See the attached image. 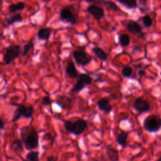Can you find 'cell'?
Listing matches in <instances>:
<instances>
[{
    "mask_svg": "<svg viewBox=\"0 0 161 161\" xmlns=\"http://www.w3.org/2000/svg\"><path fill=\"white\" fill-rule=\"evenodd\" d=\"M20 136L25 148L31 150L38 146L39 136L36 130L33 127L25 126L21 128Z\"/></svg>",
    "mask_w": 161,
    "mask_h": 161,
    "instance_id": "6da1fadb",
    "label": "cell"
},
{
    "mask_svg": "<svg viewBox=\"0 0 161 161\" xmlns=\"http://www.w3.org/2000/svg\"><path fill=\"white\" fill-rule=\"evenodd\" d=\"M144 129L150 133L158 131L161 128V118L157 115H150L143 121Z\"/></svg>",
    "mask_w": 161,
    "mask_h": 161,
    "instance_id": "7a4b0ae2",
    "label": "cell"
},
{
    "mask_svg": "<svg viewBox=\"0 0 161 161\" xmlns=\"http://www.w3.org/2000/svg\"><path fill=\"white\" fill-rule=\"evenodd\" d=\"M21 54V48L18 45H12L6 48L3 57L5 64H9Z\"/></svg>",
    "mask_w": 161,
    "mask_h": 161,
    "instance_id": "3957f363",
    "label": "cell"
},
{
    "mask_svg": "<svg viewBox=\"0 0 161 161\" xmlns=\"http://www.w3.org/2000/svg\"><path fill=\"white\" fill-rule=\"evenodd\" d=\"M60 19L62 21L70 23L72 25L77 23L76 18L71 10L67 7H64L61 9L60 11Z\"/></svg>",
    "mask_w": 161,
    "mask_h": 161,
    "instance_id": "277c9868",
    "label": "cell"
},
{
    "mask_svg": "<svg viewBox=\"0 0 161 161\" xmlns=\"http://www.w3.org/2000/svg\"><path fill=\"white\" fill-rule=\"evenodd\" d=\"M72 55L76 63L79 65L84 66L89 64L91 62V58L84 51L75 50L73 52Z\"/></svg>",
    "mask_w": 161,
    "mask_h": 161,
    "instance_id": "5b68a950",
    "label": "cell"
},
{
    "mask_svg": "<svg viewBox=\"0 0 161 161\" xmlns=\"http://www.w3.org/2000/svg\"><path fill=\"white\" fill-rule=\"evenodd\" d=\"M133 108L139 113H142L148 111L150 109V106L148 101L141 97H138L135 100Z\"/></svg>",
    "mask_w": 161,
    "mask_h": 161,
    "instance_id": "8992f818",
    "label": "cell"
},
{
    "mask_svg": "<svg viewBox=\"0 0 161 161\" xmlns=\"http://www.w3.org/2000/svg\"><path fill=\"white\" fill-rule=\"evenodd\" d=\"M87 127V121L83 119H79L73 123L72 132L75 135H80Z\"/></svg>",
    "mask_w": 161,
    "mask_h": 161,
    "instance_id": "52a82bcc",
    "label": "cell"
},
{
    "mask_svg": "<svg viewBox=\"0 0 161 161\" xmlns=\"http://www.w3.org/2000/svg\"><path fill=\"white\" fill-rule=\"evenodd\" d=\"M57 104L62 108L67 110H70L72 108V100L71 98L66 96H60L57 97L56 101Z\"/></svg>",
    "mask_w": 161,
    "mask_h": 161,
    "instance_id": "ba28073f",
    "label": "cell"
},
{
    "mask_svg": "<svg viewBox=\"0 0 161 161\" xmlns=\"http://www.w3.org/2000/svg\"><path fill=\"white\" fill-rule=\"evenodd\" d=\"M87 12L91 14L94 18L97 20H99L104 16V12L103 8L96 6V5H91L87 8Z\"/></svg>",
    "mask_w": 161,
    "mask_h": 161,
    "instance_id": "9c48e42d",
    "label": "cell"
},
{
    "mask_svg": "<svg viewBox=\"0 0 161 161\" xmlns=\"http://www.w3.org/2000/svg\"><path fill=\"white\" fill-rule=\"evenodd\" d=\"M97 104L99 109L105 113H109L113 109V107L109 103V99L108 97H103L100 99L97 102Z\"/></svg>",
    "mask_w": 161,
    "mask_h": 161,
    "instance_id": "30bf717a",
    "label": "cell"
},
{
    "mask_svg": "<svg viewBox=\"0 0 161 161\" xmlns=\"http://www.w3.org/2000/svg\"><path fill=\"white\" fill-rule=\"evenodd\" d=\"M106 154L110 161L119 160L118 151L111 145H107L106 147Z\"/></svg>",
    "mask_w": 161,
    "mask_h": 161,
    "instance_id": "8fae6325",
    "label": "cell"
},
{
    "mask_svg": "<svg viewBox=\"0 0 161 161\" xmlns=\"http://www.w3.org/2000/svg\"><path fill=\"white\" fill-rule=\"evenodd\" d=\"M65 72L67 75L70 78H76L79 75L75 64L72 62H70L67 64Z\"/></svg>",
    "mask_w": 161,
    "mask_h": 161,
    "instance_id": "7c38bea8",
    "label": "cell"
},
{
    "mask_svg": "<svg viewBox=\"0 0 161 161\" xmlns=\"http://www.w3.org/2000/svg\"><path fill=\"white\" fill-rule=\"evenodd\" d=\"M11 150L15 153L19 154L23 151V143L21 140L19 139H16L11 143L10 145Z\"/></svg>",
    "mask_w": 161,
    "mask_h": 161,
    "instance_id": "4fadbf2b",
    "label": "cell"
},
{
    "mask_svg": "<svg viewBox=\"0 0 161 161\" xmlns=\"http://www.w3.org/2000/svg\"><path fill=\"white\" fill-rule=\"evenodd\" d=\"M51 34V30L47 28H40L37 33V36L39 40H48Z\"/></svg>",
    "mask_w": 161,
    "mask_h": 161,
    "instance_id": "5bb4252c",
    "label": "cell"
},
{
    "mask_svg": "<svg viewBox=\"0 0 161 161\" xmlns=\"http://www.w3.org/2000/svg\"><path fill=\"white\" fill-rule=\"evenodd\" d=\"M128 30L132 34H137L141 32V28L138 23L134 21H130L126 25Z\"/></svg>",
    "mask_w": 161,
    "mask_h": 161,
    "instance_id": "9a60e30c",
    "label": "cell"
},
{
    "mask_svg": "<svg viewBox=\"0 0 161 161\" xmlns=\"http://www.w3.org/2000/svg\"><path fill=\"white\" fill-rule=\"evenodd\" d=\"M128 136V133L121 131L116 136V142L121 147H125L127 143V138Z\"/></svg>",
    "mask_w": 161,
    "mask_h": 161,
    "instance_id": "2e32d148",
    "label": "cell"
},
{
    "mask_svg": "<svg viewBox=\"0 0 161 161\" xmlns=\"http://www.w3.org/2000/svg\"><path fill=\"white\" fill-rule=\"evenodd\" d=\"M92 50L93 53L96 55V57L101 60L104 61L108 59V55L101 48L95 47L92 48Z\"/></svg>",
    "mask_w": 161,
    "mask_h": 161,
    "instance_id": "e0dca14e",
    "label": "cell"
},
{
    "mask_svg": "<svg viewBox=\"0 0 161 161\" xmlns=\"http://www.w3.org/2000/svg\"><path fill=\"white\" fill-rule=\"evenodd\" d=\"M25 108V105H23V104L18 105L17 108H16V109L14 112V114H13V119H12V121L13 122L17 121L19 119V118L23 116Z\"/></svg>",
    "mask_w": 161,
    "mask_h": 161,
    "instance_id": "ac0fdd59",
    "label": "cell"
},
{
    "mask_svg": "<svg viewBox=\"0 0 161 161\" xmlns=\"http://www.w3.org/2000/svg\"><path fill=\"white\" fill-rule=\"evenodd\" d=\"M25 4L23 2H19L16 4H11L9 7V10L11 13H14L18 11H21L24 9Z\"/></svg>",
    "mask_w": 161,
    "mask_h": 161,
    "instance_id": "d6986e66",
    "label": "cell"
},
{
    "mask_svg": "<svg viewBox=\"0 0 161 161\" xmlns=\"http://www.w3.org/2000/svg\"><path fill=\"white\" fill-rule=\"evenodd\" d=\"M23 21V18L21 15L19 13L15 14L14 15H13L9 18L7 19V24L8 26L11 25L16 22H21Z\"/></svg>",
    "mask_w": 161,
    "mask_h": 161,
    "instance_id": "ffe728a7",
    "label": "cell"
},
{
    "mask_svg": "<svg viewBox=\"0 0 161 161\" xmlns=\"http://www.w3.org/2000/svg\"><path fill=\"white\" fill-rule=\"evenodd\" d=\"M119 3L123 4L128 8L133 9L137 6V3L136 0H118Z\"/></svg>",
    "mask_w": 161,
    "mask_h": 161,
    "instance_id": "44dd1931",
    "label": "cell"
},
{
    "mask_svg": "<svg viewBox=\"0 0 161 161\" xmlns=\"http://www.w3.org/2000/svg\"><path fill=\"white\" fill-rule=\"evenodd\" d=\"M34 47V42H33V38H31L24 47L21 52V55L22 56H25L28 52Z\"/></svg>",
    "mask_w": 161,
    "mask_h": 161,
    "instance_id": "7402d4cb",
    "label": "cell"
},
{
    "mask_svg": "<svg viewBox=\"0 0 161 161\" xmlns=\"http://www.w3.org/2000/svg\"><path fill=\"white\" fill-rule=\"evenodd\" d=\"M26 158L28 161H39V152L30 151L26 155Z\"/></svg>",
    "mask_w": 161,
    "mask_h": 161,
    "instance_id": "603a6c76",
    "label": "cell"
},
{
    "mask_svg": "<svg viewBox=\"0 0 161 161\" xmlns=\"http://www.w3.org/2000/svg\"><path fill=\"white\" fill-rule=\"evenodd\" d=\"M86 86V85L82 81H81L80 79H78V80H77L76 83L75 84V85L72 88V92L74 93H79Z\"/></svg>",
    "mask_w": 161,
    "mask_h": 161,
    "instance_id": "cb8c5ba5",
    "label": "cell"
},
{
    "mask_svg": "<svg viewBox=\"0 0 161 161\" xmlns=\"http://www.w3.org/2000/svg\"><path fill=\"white\" fill-rule=\"evenodd\" d=\"M33 112H34V108L32 105L25 106L23 111V117L26 118H30L32 117Z\"/></svg>",
    "mask_w": 161,
    "mask_h": 161,
    "instance_id": "d4e9b609",
    "label": "cell"
},
{
    "mask_svg": "<svg viewBox=\"0 0 161 161\" xmlns=\"http://www.w3.org/2000/svg\"><path fill=\"white\" fill-rule=\"evenodd\" d=\"M119 42L122 47H126L130 43V38L126 34H123L119 36Z\"/></svg>",
    "mask_w": 161,
    "mask_h": 161,
    "instance_id": "484cf974",
    "label": "cell"
},
{
    "mask_svg": "<svg viewBox=\"0 0 161 161\" xmlns=\"http://www.w3.org/2000/svg\"><path fill=\"white\" fill-rule=\"evenodd\" d=\"M78 79L82 81L86 85H89L92 82V78L86 74H80L78 75Z\"/></svg>",
    "mask_w": 161,
    "mask_h": 161,
    "instance_id": "4316f807",
    "label": "cell"
},
{
    "mask_svg": "<svg viewBox=\"0 0 161 161\" xmlns=\"http://www.w3.org/2000/svg\"><path fill=\"white\" fill-rule=\"evenodd\" d=\"M104 6L108 9H111L113 11H118L119 9L117 5L114 3L112 1H106L104 2Z\"/></svg>",
    "mask_w": 161,
    "mask_h": 161,
    "instance_id": "83f0119b",
    "label": "cell"
},
{
    "mask_svg": "<svg viewBox=\"0 0 161 161\" xmlns=\"http://www.w3.org/2000/svg\"><path fill=\"white\" fill-rule=\"evenodd\" d=\"M132 71H133V69L131 67H124L122 70H121V74L122 75L125 77H129L131 73H132Z\"/></svg>",
    "mask_w": 161,
    "mask_h": 161,
    "instance_id": "f1b7e54d",
    "label": "cell"
},
{
    "mask_svg": "<svg viewBox=\"0 0 161 161\" xmlns=\"http://www.w3.org/2000/svg\"><path fill=\"white\" fill-rule=\"evenodd\" d=\"M73 123L74 122L72 121H70V120H67L64 122V128L69 133H71L72 132V129H73Z\"/></svg>",
    "mask_w": 161,
    "mask_h": 161,
    "instance_id": "f546056e",
    "label": "cell"
},
{
    "mask_svg": "<svg viewBox=\"0 0 161 161\" xmlns=\"http://www.w3.org/2000/svg\"><path fill=\"white\" fill-rule=\"evenodd\" d=\"M143 23L146 27H150L152 25V19L148 16H145L143 18Z\"/></svg>",
    "mask_w": 161,
    "mask_h": 161,
    "instance_id": "4dcf8cb0",
    "label": "cell"
},
{
    "mask_svg": "<svg viewBox=\"0 0 161 161\" xmlns=\"http://www.w3.org/2000/svg\"><path fill=\"white\" fill-rule=\"evenodd\" d=\"M42 104L43 106H49L52 104V100L49 96H44L42 98Z\"/></svg>",
    "mask_w": 161,
    "mask_h": 161,
    "instance_id": "1f68e13d",
    "label": "cell"
},
{
    "mask_svg": "<svg viewBox=\"0 0 161 161\" xmlns=\"http://www.w3.org/2000/svg\"><path fill=\"white\" fill-rule=\"evenodd\" d=\"M44 138H45V139H47V140H48L51 141L52 142H53V141H54V138H53V136L50 133H45V135H44Z\"/></svg>",
    "mask_w": 161,
    "mask_h": 161,
    "instance_id": "d6a6232c",
    "label": "cell"
},
{
    "mask_svg": "<svg viewBox=\"0 0 161 161\" xmlns=\"http://www.w3.org/2000/svg\"><path fill=\"white\" fill-rule=\"evenodd\" d=\"M46 161H57V158L54 155H50L47 158Z\"/></svg>",
    "mask_w": 161,
    "mask_h": 161,
    "instance_id": "836d02e7",
    "label": "cell"
},
{
    "mask_svg": "<svg viewBox=\"0 0 161 161\" xmlns=\"http://www.w3.org/2000/svg\"><path fill=\"white\" fill-rule=\"evenodd\" d=\"M138 75L140 77H142L144 75H145V71L143 70H140L139 71H138Z\"/></svg>",
    "mask_w": 161,
    "mask_h": 161,
    "instance_id": "e575fe53",
    "label": "cell"
},
{
    "mask_svg": "<svg viewBox=\"0 0 161 161\" xmlns=\"http://www.w3.org/2000/svg\"><path fill=\"white\" fill-rule=\"evenodd\" d=\"M4 121L0 118V130H3L4 128Z\"/></svg>",
    "mask_w": 161,
    "mask_h": 161,
    "instance_id": "d590c367",
    "label": "cell"
},
{
    "mask_svg": "<svg viewBox=\"0 0 161 161\" xmlns=\"http://www.w3.org/2000/svg\"><path fill=\"white\" fill-rule=\"evenodd\" d=\"M157 161H161V155L159 156L158 158V160Z\"/></svg>",
    "mask_w": 161,
    "mask_h": 161,
    "instance_id": "8d00e7d4",
    "label": "cell"
},
{
    "mask_svg": "<svg viewBox=\"0 0 161 161\" xmlns=\"http://www.w3.org/2000/svg\"><path fill=\"white\" fill-rule=\"evenodd\" d=\"M86 1H87V2H92V1H94V0H86Z\"/></svg>",
    "mask_w": 161,
    "mask_h": 161,
    "instance_id": "74e56055",
    "label": "cell"
},
{
    "mask_svg": "<svg viewBox=\"0 0 161 161\" xmlns=\"http://www.w3.org/2000/svg\"><path fill=\"white\" fill-rule=\"evenodd\" d=\"M42 1H50L51 0H42Z\"/></svg>",
    "mask_w": 161,
    "mask_h": 161,
    "instance_id": "f35d334b",
    "label": "cell"
},
{
    "mask_svg": "<svg viewBox=\"0 0 161 161\" xmlns=\"http://www.w3.org/2000/svg\"><path fill=\"white\" fill-rule=\"evenodd\" d=\"M2 3V0H0V4Z\"/></svg>",
    "mask_w": 161,
    "mask_h": 161,
    "instance_id": "ab89813d",
    "label": "cell"
},
{
    "mask_svg": "<svg viewBox=\"0 0 161 161\" xmlns=\"http://www.w3.org/2000/svg\"><path fill=\"white\" fill-rule=\"evenodd\" d=\"M23 161H28V160H23Z\"/></svg>",
    "mask_w": 161,
    "mask_h": 161,
    "instance_id": "60d3db41",
    "label": "cell"
}]
</instances>
